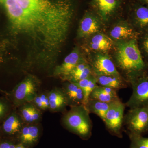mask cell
I'll return each instance as SVG.
<instances>
[{
    "label": "cell",
    "mask_w": 148,
    "mask_h": 148,
    "mask_svg": "<svg viewBox=\"0 0 148 148\" xmlns=\"http://www.w3.org/2000/svg\"><path fill=\"white\" fill-rule=\"evenodd\" d=\"M24 124L18 114L12 112L4 121L3 129L7 134L14 135L19 133Z\"/></svg>",
    "instance_id": "cell-21"
},
{
    "label": "cell",
    "mask_w": 148,
    "mask_h": 148,
    "mask_svg": "<svg viewBox=\"0 0 148 148\" xmlns=\"http://www.w3.org/2000/svg\"><path fill=\"white\" fill-rule=\"evenodd\" d=\"M116 91L112 88L98 85L91 93L89 98L112 103L120 100Z\"/></svg>",
    "instance_id": "cell-19"
},
{
    "label": "cell",
    "mask_w": 148,
    "mask_h": 148,
    "mask_svg": "<svg viewBox=\"0 0 148 148\" xmlns=\"http://www.w3.org/2000/svg\"><path fill=\"white\" fill-rule=\"evenodd\" d=\"M84 61L82 58L78 49H75L66 56L61 65L56 67L53 75L60 77L62 79L69 75L78 64Z\"/></svg>",
    "instance_id": "cell-12"
},
{
    "label": "cell",
    "mask_w": 148,
    "mask_h": 148,
    "mask_svg": "<svg viewBox=\"0 0 148 148\" xmlns=\"http://www.w3.org/2000/svg\"><path fill=\"white\" fill-rule=\"evenodd\" d=\"M130 141V148H148V138L143 135L127 133Z\"/></svg>",
    "instance_id": "cell-25"
},
{
    "label": "cell",
    "mask_w": 148,
    "mask_h": 148,
    "mask_svg": "<svg viewBox=\"0 0 148 148\" xmlns=\"http://www.w3.org/2000/svg\"><path fill=\"white\" fill-rule=\"evenodd\" d=\"M123 123L127 133L143 135L148 132V106L130 108Z\"/></svg>",
    "instance_id": "cell-5"
},
{
    "label": "cell",
    "mask_w": 148,
    "mask_h": 148,
    "mask_svg": "<svg viewBox=\"0 0 148 148\" xmlns=\"http://www.w3.org/2000/svg\"><path fill=\"white\" fill-rule=\"evenodd\" d=\"M138 43L143 58L148 64V31L139 35Z\"/></svg>",
    "instance_id": "cell-26"
},
{
    "label": "cell",
    "mask_w": 148,
    "mask_h": 148,
    "mask_svg": "<svg viewBox=\"0 0 148 148\" xmlns=\"http://www.w3.org/2000/svg\"><path fill=\"white\" fill-rule=\"evenodd\" d=\"M98 85L112 88L117 90L126 87V84L121 76L102 75L95 76Z\"/></svg>",
    "instance_id": "cell-22"
},
{
    "label": "cell",
    "mask_w": 148,
    "mask_h": 148,
    "mask_svg": "<svg viewBox=\"0 0 148 148\" xmlns=\"http://www.w3.org/2000/svg\"><path fill=\"white\" fill-rule=\"evenodd\" d=\"M16 148H26V146H24L23 144H18L16 146Z\"/></svg>",
    "instance_id": "cell-31"
},
{
    "label": "cell",
    "mask_w": 148,
    "mask_h": 148,
    "mask_svg": "<svg viewBox=\"0 0 148 148\" xmlns=\"http://www.w3.org/2000/svg\"><path fill=\"white\" fill-rule=\"evenodd\" d=\"M16 146L10 142H3L0 144V148H16Z\"/></svg>",
    "instance_id": "cell-29"
},
{
    "label": "cell",
    "mask_w": 148,
    "mask_h": 148,
    "mask_svg": "<svg viewBox=\"0 0 148 148\" xmlns=\"http://www.w3.org/2000/svg\"><path fill=\"white\" fill-rule=\"evenodd\" d=\"M40 82L33 75H28L19 83L8 96L15 107L31 103L38 93Z\"/></svg>",
    "instance_id": "cell-4"
},
{
    "label": "cell",
    "mask_w": 148,
    "mask_h": 148,
    "mask_svg": "<svg viewBox=\"0 0 148 148\" xmlns=\"http://www.w3.org/2000/svg\"><path fill=\"white\" fill-rule=\"evenodd\" d=\"M62 88L67 98L68 106L71 107L83 105V93L76 83L68 82Z\"/></svg>",
    "instance_id": "cell-14"
},
{
    "label": "cell",
    "mask_w": 148,
    "mask_h": 148,
    "mask_svg": "<svg viewBox=\"0 0 148 148\" xmlns=\"http://www.w3.org/2000/svg\"><path fill=\"white\" fill-rule=\"evenodd\" d=\"M110 34L113 40L121 41L138 39L140 34L136 32L130 23L126 22H121L114 26L111 29Z\"/></svg>",
    "instance_id": "cell-13"
},
{
    "label": "cell",
    "mask_w": 148,
    "mask_h": 148,
    "mask_svg": "<svg viewBox=\"0 0 148 148\" xmlns=\"http://www.w3.org/2000/svg\"><path fill=\"white\" fill-rule=\"evenodd\" d=\"M12 28L48 53L65 42L75 11V0H0Z\"/></svg>",
    "instance_id": "cell-1"
},
{
    "label": "cell",
    "mask_w": 148,
    "mask_h": 148,
    "mask_svg": "<svg viewBox=\"0 0 148 148\" xmlns=\"http://www.w3.org/2000/svg\"><path fill=\"white\" fill-rule=\"evenodd\" d=\"M102 21L95 12L86 11L80 22L78 32L79 37L86 38L98 33Z\"/></svg>",
    "instance_id": "cell-11"
},
{
    "label": "cell",
    "mask_w": 148,
    "mask_h": 148,
    "mask_svg": "<svg viewBox=\"0 0 148 148\" xmlns=\"http://www.w3.org/2000/svg\"><path fill=\"white\" fill-rule=\"evenodd\" d=\"M76 83L82 90L84 95L83 105L85 107L91 93L98 85L96 77L94 75H92L87 78L79 81Z\"/></svg>",
    "instance_id": "cell-24"
},
{
    "label": "cell",
    "mask_w": 148,
    "mask_h": 148,
    "mask_svg": "<svg viewBox=\"0 0 148 148\" xmlns=\"http://www.w3.org/2000/svg\"><path fill=\"white\" fill-rule=\"evenodd\" d=\"M118 41L116 45L114 64L126 74L127 82L148 73V64L139 49L138 39Z\"/></svg>",
    "instance_id": "cell-2"
},
{
    "label": "cell",
    "mask_w": 148,
    "mask_h": 148,
    "mask_svg": "<svg viewBox=\"0 0 148 148\" xmlns=\"http://www.w3.org/2000/svg\"><path fill=\"white\" fill-rule=\"evenodd\" d=\"M40 129L37 123L24 125L19 132V139L24 146H32L38 140Z\"/></svg>",
    "instance_id": "cell-18"
},
{
    "label": "cell",
    "mask_w": 148,
    "mask_h": 148,
    "mask_svg": "<svg viewBox=\"0 0 148 148\" xmlns=\"http://www.w3.org/2000/svg\"><path fill=\"white\" fill-rule=\"evenodd\" d=\"M125 106L121 100L111 103L103 121L109 132L119 138L123 137L122 129Z\"/></svg>",
    "instance_id": "cell-6"
},
{
    "label": "cell",
    "mask_w": 148,
    "mask_h": 148,
    "mask_svg": "<svg viewBox=\"0 0 148 148\" xmlns=\"http://www.w3.org/2000/svg\"><path fill=\"white\" fill-rule=\"evenodd\" d=\"M9 107L8 103L0 99V120L2 119L8 112Z\"/></svg>",
    "instance_id": "cell-28"
},
{
    "label": "cell",
    "mask_w": 148,
    "mask_h": 148,
    "mask_svg": "<svg viewBox=\"0 0 148 148\" xmlns=\"http://www.w3.org/2000/svg\"><path fill=\"white\" fill-rule=\"evenodd\" d=\"M32 103L40 110H49V102L47 92H38Z\"/></svg>",
    "instance_id": "cell-27"
},
{
    "label": "cell",
    "mask_w": 148,
    "mask_h": 148,
    "mask_svg": "<svg viewBox=\"0 0 148 148\" xmlns=\"http://www.w3.org/2000/svg\"><path fill=\"white\" fill-rule=\"evenodd\" d=\"M111 103L89 98L85 107L89 113L95 114L103 121Z\"/></svg>",
    "instance_id": "cell-23"
},
{
    "label": "cell",
    "mask_w": 148,
    "mask_h": 148,
    "mask_svg": "<svg viewBox=\"0 0 148 148\" xmlns=\"http://www.w3.org/2000/svg\"><path fill=\"white\" fill-rule=\"evenodd\" d=\"M18 108V114L25 124H36L41 119V110L32 102L23 104Z\"/></svg>",
    "instance_id": "cell-16"
},
{
    "label": "cell",
    "mask_w": 148,
    "mask_h": 148,
    "mask_svg": "<svg viewBox=\"0 0 148 148\" xmlns=\"http://www.w3.org/2000/svg\"><path fill=\"white\" fill-rule=\"evenodd\" d=\"M49 110L52 112L64 111L68 106V101L62 88H55L47 92Z\"/></svg>",
    "instance_id": "cell-15"
},
{
    "label": "cell",
    "mask_w": 148,
    "mask_h": 148,
    "mask_svg": "<svg viewBox=\"0 0 148 148\" xmlns=\"http://www.w3.org/2000/svg\"><path fill=\"white\" fill-rule=\"evenodd\" d=\"M90 42V47L92 50L100 52H106L112 48L113 40L110 37L102 33H98L92 35Z\"/></svg>",
    "instance_id": "cell-20"
},
{
    "label": "cell",
    "mask_w": 148,
    "mask_h": 148,
    "mask_svg": "<svg viewBox=\"0 0 148 148\" xmlns=\"http://www.w3.org/2000/svg\"><path fill=\"white\" fill-rule=\"evenodd\" d=\"M70 108L62 118L63 125L82 139L88 140L92 135V128L90 113L83 105Z\"/></svg>",
    "instance_id": "cell-3"
},
{
    "label": "cell",
    "mask_w": 148,
    "mask_h": 148,
    "mask_svg": "<svg viewBox=\"0 0 148 148\" xmlns=\"http://www.w3.org/2000/svg\"><path fill=\"white\" fill-rule=\"evenodd\" d=\"M136 1L141 4L148 7V0H136Z\"/></svg>",
    "instance_id": "cell-30"
},
{
    "label": "cell",
    "mask_w": 148,
    "mask_h": 148,
    "mask_svg": "<svg viewBox=\"0 0 148 148\" xmlns=\"http://www.w3.org/2000/svg\"><path fill=\"white\" fill-rule=\"evenodd\" d=\"M92 72L95 76L113 75L121 76L114 63L108 55L99 53L92 58L90 64Z\"/></svg>",
    "instance_id": "cell-9"
},
{
    "label": "cell",
    "mask_w": 148,
    "mask_h": 148,
    "mask_svg": "<svg viewBox=\"0 0 148 148\" xmlns=\"http://www.w3.org/2000/svg\"><path fill=\"white\" fill-rule=\"evenodd\" d=\"M90 4L93 12L102 21H107L119 11L122 0H90Z\"/></svg>",
    "instance_id": "cell-8"
},
{
    "label": "cell",
    "mask_w": 148,
    "mask_h": 148,
    "mask_svg": "<svg viewBox=\"0 0 148 148\" xmlns=\"http://www.w3.org/2000/svg\"><path fill=\"white\" fill-rule=\"evenodd\" d=\"M0 92H2V93H5V94L6 95H8V94H9V93H8V92H5V91H3V90H1V89H0Z\"/></svg>",
    "instance_id": "cell-32"
},
{
    "label": "cell",
    "mask_w": 148,
    "mask_h": 148,
    "mask_svg": "<svg viewBox=\"0 0 148 148\" xmlns=\"http://www.w3.org/2000/svg\"><path fill=\"white\" fill-rule=\"evenodd\" d=\"M130 18L132 27L138 34L148 31V7L135 1L131 6Z\"/></svg>",
    "instance_id": "cell-10"
},
{
    "label": "cell",
    "mask_w": 148,
    "mask_h": 148,
    "mask_svg": "<svg viewBox=\"0 0 148 148\" xmlns=\"http://www.w3.org/2000/svg\"><path fill=\"white\" fill-rule=\"evenodd\" d=\"M129 83L132 93L125 106L129 108L148 106V72Z\"/></svg>",
    "instance_id": "cell-7"
},
{
    "label": "cell",
    "mask_w": 148,
    "mask_h": 148,
    "mask_svg": "<svg viewBox=\"0 0 148 148\" xmlns=\"http://www.w3.org/2000/svg\"><path fill=\"white\" fill-rule=\"evenodd\" d=\"M94 75L89 63L85 61L81 62L62 79L69 82L76 83Z\"/></svg>",
    "instance_id": "cell-17"
}]
</instances>
